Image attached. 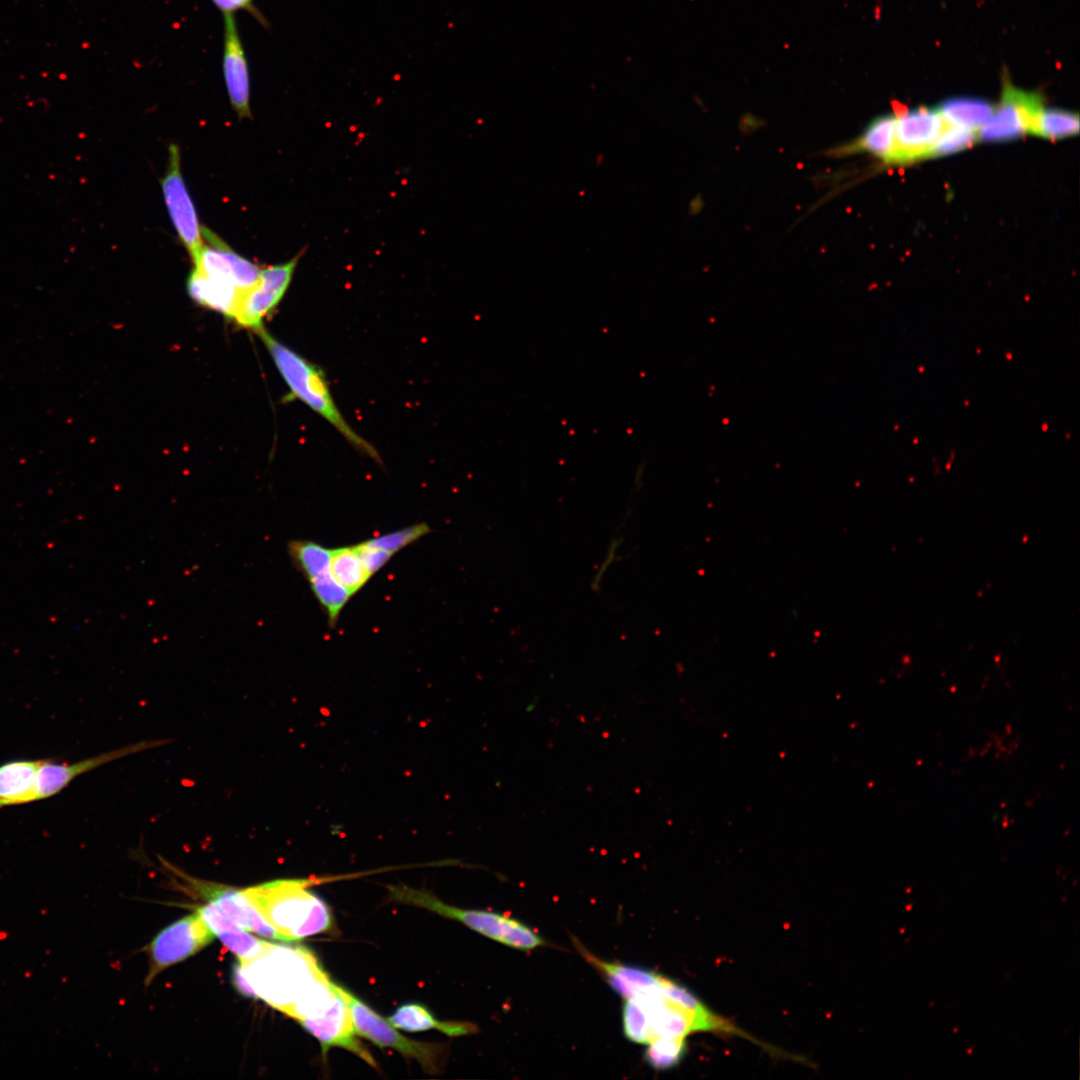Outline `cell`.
<instances>
[{"label":"cell","mask_w":1080,"mask_h":1080,"mask_svg":"<svg viewBox=\"0 0 1080 1080\" xmlns=\"http://www.w3.org/2000/svg\"><path fill=\"white\" fill-rule=\"evenodd\" d=\"M299 1024L320 1042L323 1053L333 1047L343 1048L354 1053L369 1065L377 1067L371 1053L356 1038L343 987L338 985L337 995L323 1013L305 1019Z\"/></svg>","instance_id":"obj_13"},{"label":"cell","mask_w":1080,"mask_h":1080,"mask_svg":"<svg viewBox=\"0 0 1080 1080\" xmlns=\"http://www.w3.org/2000/svg\"><path fill=\"white\" fill-rule=\"evenodd\" d=\"M299 257L261 269L256 283L242 294L234 317L239 325L256 332L283 299L292 281Z\"/></svg>","instance_id":"obj_10"},{"label":"cell","mask_w":1080,"mask_h":1080,"mask_svg":"<svg viewBox=\"0 0 1080 1080\" xmlns=\"http://www.w3.org/2000/svg\"><path fill=\"white\" fill-rule=\"evenodd\" d=\"M307 879H281L243 889L282 941L327 932L333 923L327 904L308 889Z\"/></svg>","instance_id":"obj_3"},{"label":"cell","mask_w":1080,"mask_h":1080,"mask_svg":"<svg viewBox=\"0 0 1080 1080\" xmlns=\"http://www.w3.org/2000/svg\"><path fill=\"white\" fill-rule=\"evenodd\" d=\"M213 938V932L198 912L175 921L150 944V969L145 983L148 985L166 968L192 956Z\"/></svg>","instance_id":"obj_9"},{"label":"cell","mask_w":1080,"mask_h":1080,"mask_svg":"<svg viewBox=\"0 0 1080 1080\" xmlns=\"http://www.w3.org/2000/svg\"><path fill=\"white\" fill-rule=\"evenodd\" d=\"M937 110L947 124L976 130L990 118L994 107L984 99L956 97L945 100Z\"/></svg>","instance_id":"obj_22"},{"label":"cell","mask_w":1080,"mask_h":1080,"mask_svg":"<svg viewBox=\"0 0 1080 1080\" xmlns=\"http://www.w3.org/2000/svg\"><path fill=\"white\" fill-rule=\"evenodd\" d=\"M1079 132V116L1077 113L1058 108L1043 109L1034 132V135L1048 139H1059Z\"/></svg>","instance_id":"obj_26"},{"label":"cell","mask_w":1080,"mask_h":1080,"mask_svg":"<svg viewBox=\"0 0 1080 1080\" xmlns=\"http://www.w3.org/2000/svg\"><path fill=\"white\" fill-rule=\"evenodd\" d=\"M252 0H212V2L225 14L236 10L248 8Z\"/></svg>","instance_id":"obj_32"},{"label":"cell","mask_w":1080,"mask_h":1080,"mask_svg":"<svg viewBox=\"0 0 1080 1080\" xmlns=\"http://www.w3.org/2000/svg\"><path fill=\"white\" fill-rule=\"evenodd\" d=\"M223 73L230 103L240 118L250 116L248 64L233 13L224 14Z\"/></svg>","instance_id":"obj_15"},{"label":"cell","mask_w":1080,"mask_h":1080,"mask_svg":"<svg viewBox=\"0 0 1080 1080\" xmlns=\"http://www.w3.org/2000/svg\"><path fill=\"white\" fill-rule=\"evenodd\" d=\"M205 889L211 902L240 927L260 936L281 940L280 935L263 918L243 889L217 886H207Z\"/></svg>","instance_id":"obj_17"},{"label":"cell","mask_w":1080,"mask_h":1080,"mask_svg":"<svg viewBox=\"0 0 1080 1080\" xmlns=\"http://www.w3.org/2000/svg\"><path fill=\"white\" fill-rule=\"evenodd\" d=\"M197 912L214 936H217L238 957V960L243 961L254 958L264 949L267 943L250 935L212 902L199 908Z\"/></svg>","instance_id":"obj_18"},{"label":"cell","mask_w":1080,"mask_h":1080,"mask_svg":"<svg viewBox=\"0 0 1080 1080\" xmlns=\"http://www.w3.org/2000/svg\"><path fill=\"white\" fill-rule=\"evenodd\" d=\"M686 1050V1040H658L647 1045L645 1058L655 1069H668L678 1064Z\"/></svg>","instance_id":"obj_28"},{"label":"cell","mask_w":1080,"mask_h":1080,"mask_svg":"<svg viewBox=\"0 0 1080 1080\" xmlns=\"http://www.w3.org/2000/svg\"><path fill=\"white\" fill-rule=\"evenodd\" d=\"M233 983L239 993L249 998H256L253 989L245 980L238 965L235 966L233 971Z\"/></svg>","instance_id":"obj_31"},{"label":"cell","mask_w":1080,"mask_h":1080,"mask_svg":"<svg viewBox=\"0 0 1080 1080\" xmlns=\"http://www.w3.org/2000/svg\"><path fill=\"white\" fill-rule=\"evenodd\" d=\"M947 126L938 112L920 107L897 116L893 163H906L929 157V153Z\"/></svg>","instance_id":"obj_14"},{"label":"cell","mask_w":1080,"mask_h":1080,"mask_svg":"<svg viewBox=\"0 0 1080 1080\" xmlns=\"http://www.w3.org/2000/svg\"><path fill=\"white\" fill-rule=\"evenodd\" d=\"M430 532L431 529L429 525L425 522H420L397 531L373 537L366 540L365 543L369 546L383 549L394 555L404 547L419 540Z\"/></svg>","instance_id":"obj_27"},{"label":"cell","mask_w":1080,"mask_h":1080,"mask_svg":"<svg viewBox=\"0 0 1080 1080\" xmlns=\"http://www.w3.org/2000/svg\"><path fill=\"white\" fill-rule=\"evenodd\" d=\"M43 759L0 765V809L37 801L36 774Z\"/></svg>","instance_id":"obj_19"},{"label":"cell","mask_w":1080,"mask_h":1080,"mask_svg":"<svg viewBox=\"0 0 1080 1080\" xmlns=\"http://www.w3.org/2000/svg\"><path fill=\"white\" fill-rule=\"evenodd\" d=\"M574 944L583 958L624 999L622 1024L627 1039L648 1045L658 1040H686L697 1032L751 1038L670 978L634 965L606 961L578 940Z\"/></svg>","instance_id":"obj_1"},{"label":"cell","mask_w":1080,"mask_h":1080,"mask_svg":"<svg viewBox=\"0 0 1080 1080\" xmlns=\"http://www.w3.org/2000/svg\"><path fill=\"white\" fill-rule=\"evenodd\" d=\"M389 892V897L394 901L461 922L477 933L511 948L530 951L545 945L541 935L515 918L491 911L451 906L427 891L407 886H393Z\"/></svg>","instance_id":"obj_5"},{"label":"cell","mask_w":1080,"mask_h":1080,"mask_svg":"<svg viewBox=\"0 0 1080 1080\" xmlns=\"http://www.w3.org/2000/svg\"><path fill=\"white\" fill-rule=\"evenodd\" d=\"M161 187L174 229L193 260L203 247L204 239L194 203L182 176L181 154L177 144L169 146Z\"/></svg>","instance_id":"obj_7"},{"label":"cell","mask_w":1080,"mask_h":1080,"mask_svg":"<svg viewBox=\"0 0 1080 1080\" xmlns=\"http://www.w3.org/2000/svg\"><path fill=\"white\" fill-rule=\"evenodd\" d=\"M288 554L294 566L310 581L330 570L331 549L310 540H293Z\"/></svg>","instance_id":"obj_24"},{"label":"cell","mask_w":1080,"mask_h":1080,"mask_svg":"<svg viewBox=\"0 0 1080 1080\" xmlns=\"http://www.w3.org/2000/svg\"><path fill=\"white\" fill-rule=\"evenodd\" d=\"M387 1020L395 1028L409 1032L436 1029L448 1036H461L477 1031V1027L472 1023L437 1020L424 1006L417 1003L401 1005Z\"/></svg>","instance_id":"obj_21"},{"label":"cell","mask_w":1080,"mask_h":1080,"mask_svg":"<svg viewBox=\"0 0 1080 1080\" xmlns=\"http://www.w3.org/2000/svg\"><path fill=\"white\" fill-rule=\"evenodd\" d=\"M204 245L192 260L195 270L207 277L225 282L241 292L257 281L261 268L236 253L207 227H202Z\"/></svg>","instance_id":"obj_11"},{"label":"cell","mask_w":1080,"mask_h":1080,"mask_svg":"<svg viewBox=\"0 0 1080 1080\" xmlns=\"http://www.w3.org/2000/svg\"><path fill=\"white\" fill-rule=\"evenodd\" d=\"M186 286L193 301L234 320L243 292L195 269H192Z\"/></svg>","instance_id":"obj_20"},{"label":"cell","mask_w":1080,"mask_h":1080,"mask_svg":"<svg viewBox=\"0 0 1080 1080\" xmlns=\"http://www.w3.org/2000/svg\"><path fill=\"white\" fill-rule=\"evenodd\" d=\"M257 333L286 383L291 398L303 402L321 416L359 452L381 463L377 449L350 426L339 410L324 370L278 341L264 328Z\"/></svg>","instance_id":"obj_4"},{"label":"cell","mask_w":1080,"mask_h":1080,"mask_svg":"<svg viewBox=\"0 0 1080 1080\" xmlns=\"http://www.w3.org/2000/svg\"><path fill=\"white\" fill-rule=\"evenodd\" d=\"M308 582L314 597L327 615L329 627L334 628L352 595L333 577L330 570Z\"/></svg>","instance_id":"obj_25"},{"label":"cell","mask_w":1080,"mask_h":1080,"mask_svg":"<svg viewBox=\"0 0 1080 1080\" xmlns=\"http://www.w3.org/2000/svg\"><path fill=\"white\" fill-rule=\"evenodd\" d=\"M358 555L371 577L383 568L393 556L391 553L367 545L365 542L355 545Z\"/></svg>","instance_id":"obj_30"},{"label":"cell","mask_w":1080,"mask_h":1080,"mask_svg":"<svg viewBox=\"0 0 1080 1080\" xmlns=\"http://www.w3.org/2000/svg\"><path fill=\"white\" fill-rule=\"evenodd\" d=\"M330 572L352 596L371 578L355 545L331 549Z\"/></svg>","instance_id":"obj_23"},{"label":"cell","mask_w":1080,"mask_h":1080,"mask_svg":"<svg viewBox=\"0 0 1080 1080\" xmlns=\"http://www.w3.org/2000/svg\"><path fill=\"white\" fill-rule=\"evenodd\" d=\"M169 739L144 740L75 763L43 759L36 774L37 800L50 798L66 788L75 778L117 759L166 745Z\"/></svg>","instance_id":"obj_12"},{"label":"cell","mask_w":1080,"mask_h":1080,"mask_svg":"<svg viewBox=\"0 0 1080 1080\" xmlns=\"http://www.w3.org/2000/svg\"><path fill=\"white\" fill-rule=\"evenodd\" d=\"M977 138L978 133L975 130L947 124L933 145L929 157L959 152L971 146Z\"/></svg>","instance_id":"obj_29"},{"label":"cell","mask_w":1080,"mask_h":1080,"mask_svg":"<svg viewBox=\"0 0 1080 1080\" xmlns=\"http://www.w3.org/2000/svg\"><path fill=\"white\" fill-rule=\"evenodd\" d=\"M256 998L297 1019L331 983L316 956L302 946L267 942L237 964Z\"/></svg>","instance_id":"obj_2"},{"label":"cell","mask_w":1080,"mask_h":1080,"mask_svg":"<svg viewBox=\"0 0 1080 1080\" xmlns=\"http://www.w3.org/2000/svg\"><path fill=\"white\" fill-rule=\"evenodd\" d=\"M357 1035L380 1047L392 1048L416 1060L428 1073H438L443 1066L445 1048L435 1043L411 1040L359 998L343 988Z\"/></svg>","instance_id":"obj_6"},{"label":"cell","mask_w":1080,"mask_h":1080,"mask_svg":"<svg viewBox=\"0 0 1080 1080\" xmlns=\"http://www.w3.org/2000/svg\"><path fill=\"white\" fill-rule=\"evenodd\" d=\"M1043 109L1039 94L1015 88L1007 82L998 107L980 127L978 137L985 142H1002L1026 133L1033 134Z\"/></svg>","instance_id":"obj_8"},{"label":"cell","mask_w":1080,"mask_h":1080,"mask_svg":"<svg viewBox=\"0 0 1080 1080\" xmlns=\"http://www.w3.org/2000/svg\"><path fill=\"white\" fill-rule=\"evenodd\" d=\"M896 119L895 114H886L872 120L857 138L828 149L824 155L839 158L868 153L885 163H893Z\"/></svg>","instance_id":"obj_16"}]
</instances>
